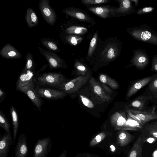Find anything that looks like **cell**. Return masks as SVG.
Here are the masks:
<instances>
[{
  "label": "cell",
  "instance_id": "1",
  "mask_svg": "<svg viewBox=\"0 0 157 157\" xmlns=\"http://www.w3.org/2000/svg\"><path fill=\"white\" fill-rule=\"evenodd\" d=\"M128 32L135 40L157 46V32L146 24L128 28Z\"/></svg>",
  "mask_w": 157,
  "mask_h": 157
},
{
  "label": "cell",
  "instance_id": "2",
  "mask_svg": "<svg viewBox=\"0 0 157 157\" xmlns=\"http://www.w3.org/2000/svg\"><path fill=\"white\" fill-rule=\"evenodd\" d=\"M67 81L61 73L51 72L39 75L36 77V83L38 86H48L59 89Z\"/></svg>",
  "mask_w": 157,
  "mask_h": 157
},
{
  "label": "cell",
  "instance_id": "3",
  "mask_svg": "<svg viewBox=\"0 0 157 157\" xmlns=\"http://www.w3.org/2000/svg\"><path fill=\"white\" fill-rule=\"evenodd\" d=\"M34 82H32L25 86L16 87V90L25 94L40 112L41 111V107L44 103L42 98L40 97L35 91Z\"/></svg>",
  "mask_w": 157,
  "mask_h": 157
},
{
  "label": "cell",
  "instance_id": "4",
  "mask_svg": "<svg viewBox=\"0 0 157 157\" xmlns=\"http://www.w3.org/2000/svg\"><path fill=\"white\" fill-rule=\"evenodd\" d=\"M88 79L87 76L81 75L66 82L59 89L64 91L67 94L75 93L86 84Z\"/></svg>",
  "mask_w": 157,
  "mask_h": 157
},
{
  "label": "cell",
  "instance_id": "5",
  "mask_svg": "<svg viewBox=\"0 0 157 157\" xmlns=\"http://www.w3.org/2000/svg\"><path fill=\"white\" fill-rule=\"evenodd\" d=\"M52 142L50 137L39 139L33 148V157H47L50 152Z\"/></svg>",
  "mask_w": 157,
  "mask_h": 157
},
{
  "label": "cell",
  "instance_id": "6",
  "mask_svg": "<svg viewBox=\"0 0 157 157\" xmlns=\"http://www.w3.org/2000/svg\"><path fill=\"white\" fill-rule=\"evenodd\" d=\"M35 91L42 98L49 100H58L63 98L67 94L63 91L48 88L35 87Z\"/></svg>",
  "mask_w": 157,
  "mask_h": 157
},
{
  "label": "cell",
  "instance_id": "7",
  "mask_svg": "<svg viewBox=\"0 0 157 157\" xmlns=\"http://www.w3.org/2000/svg\"><path fill=\"white\" fill-rule=\"evenodd\" d=\"M133 54L130 60V66H134L137 69H144L148 65L149 62V56L144 49L137 48L133 51Z\"/></svg>",
  "mask_w": 157,
  "mask_h": 157
},
{
  "label": "cell",
  "instance_id": "8",
  "mask_svg": "<svg viewBox=\"0 0 157 157\" xmlns=\"http://www.w3.org/2000/svg\"><path fill=\"white\" fill-rule=\"evenodd\" d=\"M38 48L40 52L48 61L49 70L66 67L64 62L56 54L44 50L40 47Z\"/></svg>",
  "mask_w": 157,
  "mask_h": 157
},
{
  "label": "cell",
  "instance_id": "9",
  "mask_svg": "<svg viewBox=\"0 0 157 157\" xmlns=\"http://www.w3.org/2000/svg\"><path fill=\"white\" fill-rule=\"evenodd\" d=\"M40 9L45 20L50 25H53L56 21V13L49 5L48 0H41L39 3Z\"/></svg>",
  "mask_w": 157,
  "mask_h": 157
},
{
  "label": "cell",
  "instance_id": "10",
  "mask_svg": "<svg viewBox=\"0 0 157 157\" xmlns=\"http://www.w3.org/2000/svg\"><path fill=\"white\" fill-rule=\"evenodd\" d=\"M120 6L118 8H111V13L113 15L121 14L127 15L136 13L137 10L129 0H118Z\"/></svg>",
  "mask_w": 157,
  "mask_h": 157
},
{
  "label": "cell",
  "instance_id": "11",
  "mask_svg": "<svg viewBox=\"0 0 157 157\" xmlns=\"http://www.w3.org/2000/svg\"><path fill=\"white\" fill-rule=\"evenodd\" d=\"M37 75L35 70L23 71L20 75L16 84V87L25 86L32 82H36Z\"/></svg>",
  "mask_w": 157,
  "mask_h": 157
},
{
  "label": "cell",
  "instance_id": "12",
  "mask_svg": "<svg viewBox=\"0 0 157 157\" xmlns=\"http://www.w3.org/2000/svg\"><path fill=\"white\" fill-rule=\"evenodd\" d=\"M28 153L27 137L23 133L19 136L15 148V157H26Z\"/></svg>",
  "mask_w": 157,
  "mask_h": 157
},
{
  "label": "cell",
  "instance_id": "13",
  "mask_svg": "<svg viewBox=\"0 0 157 157\" xmlns=\"http://www.w3.org/2000/svg\"><path fill=\"white\" fill-rule=\"evenodd\" d=\"M127 117L123 112H117L110 117V122L115 130H123Z\"/></svg>",
  "mask_w": 157,
  "mask_h": 157
},
{
  "label": "cell",
  "instance_id": "14",
  "mask_svg": "<svg viewBox=\"0 0 157 157\" xmlns=\"http://www.w3.org/2000/svg\"><path fill=\"white\" fill-rule=\"evenodd\" d=\"M0 157H8L11 145L13 144L12 137L6 133L0 135Z\"/></svg>",
  "mask_w": 157,
  "mask_h": 157
},
{
  "label": "cell",
  "instance_id": "15",
  "mask_svg": "<svg viewBox=\"0 0 157 157\" xmlns=\"http://www.w3.org/2000/svg\"><path fill=\"white\" fill-rule=\"evenodd\" d=\"M155 107H154L151 112L144 111L131 109H128L133 114L138 117L143 125L151 120L157 119V114L155 112Z\"/></svg>",
  "mask_w": 157,
  "mask_h": 157
},
{
  "label": "cell",
  "instance_id": "16",
  "mask_svg": "<svg viewBox=\"0 0 157 157\" xmlns=\"http://www.w3.org/2000/svg\"><path fill=\"white\" fill-rule=\"evenodd\" d=\"M119 54V50L117 44L114 43L107 45L101 53L102 58L107 61L115 59Z\"/></svg>",
  "mask_w": 157,
  "mask_h": 157
},
{
  "label": "cell",
  "instance_id": "17",
  "mask_svg": "<svg viewBox=\"0 0 157 157\" xmlns=\"http://www.w3.org/2000/svg\"><path fill=\"white\" fill-rule=\"evenodd\" d=\"M89 82L94 93L102 100L109 101L111 100L110 97L105 93L101 85L95 80L94 77L90 78Z\"/></svg>",
  "mask_w": 157,
  "mask_h": 157
},
{
  "label": "cell",
  "instance_id": "18",
  "mask_svg": "<svg viewBox=\"0 0 157 157\" xmlns=\"http://www.w3.org/2000/svg\"><path fill=\"white\" fill-rule=\"evenodd\" d=\"M0 55L4 58L9 59H20L22 56L21 53L11 44H7L2 49Z\"/></svg>",
  "mask_w": 157,
  "mask_h": 157
},
{
  "label": "cell",
  "instance_id": "19",
  "mask_svg": "<svg viewBox=\"0 0 157 157\" xmlns=\"http://www.w3.org/2000/svg\"><path fill=\"white\" fill-rule=\"evenodd\" d=\"M145 139L142 135L140 136L133 144L128 157H142V148Z\"/></svg>",
  "mask_w": 157,
  "mask_h": 157
},
{
  "label": "cell",
  "instance_id": "20",
  "mask_svg": "<svg viewBox=\"0 0 157 157\" xmlns=\"http://www.w3.org/2000/svg\"><path fill=\"white\" fill-rule=\"evenodd\" d=\"M63 12L66 14L81 21L89 22L91 21L89 16L75 8H66L63 10Z\"/></svg>",
  "mask_w": 157,
  "mask_h": 157
},
{
  "label": "cell",
  "instance_id": "21",
  "mask_svg": "<svg viewBox=\"0 0 157 157\" xmlns=\"http://www.w3.org/2000/svg\"><path fill=\"white\" fill-rule=\"evenodd\" d=\"M152 77H147L139 80L134 83L128 90L126 95V97L129 98L136 93L151 82L152 79Z\"/></svg>",
  "mask_w": 157,
  "mask_h": 157
},
{
  "label": "cell",
  "instance_id": "22",
  "mask_svg": "<svg viewBox=\"0 0 157 157\" xmlns=\"http://www.w3.org/2000/svg\"><path fill=\"white\" fill-rule=\"evenodd\" d=\"M134 138V136L126 130H120L117 134V143L120 146H125L129 144Z\"/></svg>",
  "mask_w": 157,
  "mask_h": 157
},
{
  "label": "cell",
  "instance_id": "23",
  "mask_svg": "<svg viewBox=\"0 0 157 157\" xmlns=\"http://www.w3.org/2000/svg\"><path fill=\"white\" fill-rule=\"evenodd\" d=\"M10 112L13 123V140L14 143H15L19 126L18 116L17 113L15 108L13 105L11 106Z\"/></svg>",
  "mask_w": 157,
  "mask_h": 157
},
{
  "label": "cell",
  "instance_id": "24",
  "mask_svg": "<svg viewBox=\"0 0 157 157\" xmlns=\"http://www.w3.org/2000/svg\"><path fill=\"white\" fill-rule=\"evenodd\" d=\"M26 23L30 28L35 27L38 24L37 16L33 10L30 7L27 8L25 16Z\"/></svg>",
  "mask_w": 157,
  "mask_h": 157
},
{
  "label": "cell",
  "instance_id": "25",
  "mask_svg": "<svg viewBox=\"0 0 157 157\" xmlns=\"http://www.w3.org/2000/svg\"><path fill=\"white\" fill-rule=\"evenodd\" d=\"M89 10L103 18L107 17L111 13V9L107 7H92L88 8Z\"/></svg>",
  "mask_w": 157,
  "mask_h": 157
},
{
  "label": "cell",
  "instance_id": "26",
  "mask_svg": "<svg viewBox=\"0 0 157 157\" xmlns=\"http://www.w3.org/2000/svg\"><path fill=\"white\" fill-rule=\"evenodd\" d=\"M123 130L137 131L142 128V125L130 117L128 114Z\"/></svg>",
  "mask_w": 157,
  "mask_h": 157
},
{
  "label": "cell",
  "instance_id": "27",
  "mask_svg": "<svg viewBox=\"0 0 157 157\" xmlns=\"http://www.w3.org/2000/svg\"><path fill=\"white\" fill-rule=\"evenodd\" d=\"M99 79L102 83L108 85L113 89H117L118 87V84L115 80L105 75H100Z\"/></svg>",
  "mask_w": 157,
  "mask_h": 157
},
{
  "label": "cell",
  "instance_id": "28",
  "mask_svg": "<svg viewBox=\"0 0 157 157\" xmlns=\"http://www.w3.org/2000/svg\"><path fill=\"white\" fill-rule=\"evenodd\" d=\"M0 126L12 137L10 130V125L6 116L1 110H0Z\"/></svg>",
  "mask_w": 157,
  "mask_h": 157
},
{
  "label": "cell",
  "instance_id": "29",
  "mask_svg": "<svg viewBox=\"0 0 157 157\" xmlns=\"http://www.w3.org/2000/svg\"><path fill=\"white\" fill-rule=\"evenodd\" d=\"M87 31V29L83 27L72 26L68 28L66 31L69 34L81 35L86 33Z\"/></svg>",
  "mask_w": 157,
  "mask_h": 157
},
{
  "label": "cell",
  "instance_id": "30",
  "mask_svg": "<svg viewBox=\"0 0 157 157\" xmlns=\"http://www.w3.org/2000/svg\"><path fill=\"white\" fill-rule=\"evenodd\" d=\"M41 41L42 44L47 48L57 52L60 51L56 44L49 39L42 38L41 39Z\"/></svg>",
  "mask_w": 157,
  "mask_h": 157
},
{
  "label": "cell",
  "instance_id": "31",
  "mask_svg": "<svg viewBox=\"0 0 157 157\" xmlns=\"http://www.w3.org/2000/svg\"><path fill=\"white\" fill-rule=\"evenodd\" d=\"M26 64L23 71L35 70L34 63L32 54L30 52H28L26 55Z\"/></svg>",
  "mask_w": 157,
  "mask_h": 157
},
{
  "label": "cell",
  "instance_id": "32",
  "mask_svg": "<svg viewBox=\"0 0 157 157\" xmlns=\"http://www.w3.org/2000/svg\"><path fill=\"white\" fill-rule=\"evenodd\" d=\"M104 132H101L95 136L90 142L89 145L92 147L95 146L103 140L106 137Z\"/></svg>",
  "mask_w": 157,
  "mask_h": 157
},
{
  "label": "cell",
  "instance_id": "33",
  "mask_svg": "<svg viewBox=\"0 0 157 157\" xmlns=\"http://www.w3.org/2000/svg\"><path fill=\"white\" fill-rule=\"evenodd\" d=\"M98 38V32H96L92 39L88 50V55L90 56L93 54L96 45Z\"/></svg>",
  "mask_w": 157,
  "mask_h": 157
},
{
  "label": "cell",
  "instance_id": "34",
  "mask_svg": "<svg viewBox=\"0 0 157 157\" xmlns=\"http://www.w3.org/2000/svg\"><path fill=\"white\" fill-rule=\"evenodd\" d=\"M149 136L157 140V127L154 124H150L146 127Z\"/></svg>",
  "mask_w": 157,
  "mask_h": 157
},
{
  "label": "cell",
  "instance_id": "35",
  "mask_svg": "<svg viewBox=\"0 0 157 157\" xmlns=\"http://www.w3.org/2000/svg\"><path fill=\"white\" fill-rule=\"evenodd\" d=\"M66 38L69 43L73 45H77L82 40V38L80 36L72 35L67 36Z\"/></svg>",
  "mask_w": 157,
  "mask_h": 157
},
{
  "label": "cell",
  "instance_id": "36",
  "mask_svg": "<svg viewBox=\"0 0 157 157\" xmlns=\"http://www.w3.org/2000/svg\"><path fill=\"white\" fill-rule=\"evenodd\" d=\"M75 66L78 73L81 75H84L87 71L86 67L78 61L75 62Z\"/></svg>",
  "mask_w": 157,
  "mask_h": 157
},
{
  "label": "cell",
  "instance_id": "37",
  "mask_svg": "<svg viewBox=\"0 0 157 157\" xmlns=\"http://www.w3.org/2000/svg\"><path fill=\"white\" fill-rule=\"evenodd\" d=\"M155 10L153 7L147 6L140 8L137 10L136 13L137 15H140L152 12Z\"/></svg>",
  "mask_w": 157,
  "mask_h": 157
},
{
  "label": "cell",
  "instance_id": "38",
  "mask_svg": "<svg viewBox=\"0 0 157 157\" xmlns=\"http://www.w3.org/2000/svg\"><path fill=\"white\" fill-rule=\"evenodd\" d=\"M79 96L82 103L85 106L90 108L94 107V104L88 98L82 95H79Z\"/></svg>",
  "mask_w": 157,
  "mask_h": 157
},
{
  "label": "cell",
  "instance_id": "39",
  "mask_svg": "<svg viewBox=\"0 0 157 157\" xmlns=\"http://www.w3.org/2000/svg\"><path fill=\"white\" fill-rule=\"evenodd\" d=\"M82 3L86 5H93L104 3L108 2L109 1L106 0H82Z\"/></svg>",
  "mask_w": 157,
  "mask_h": 157
},
{
  "label": "cell",
  "instance_id": "40",
  "mask_svg": "<svg viewBox=\"0 0 157 157\" xmlns=\"http://www.w3.org/2000/svg\"><path fill=\"white\" fill-rule=\"evenodd\" d=\"M144 102L140 99H136L132 101L131 103L132 106L141 109L143 107Z\"/></svg>",
  "mask_w": 157,
  "mask_h": 157
},
{
  "label": "cell",
  "instance_id": "41",
  "mask_svg": "<svg viewBox=\"0 0 157 157\" xmlns=\"http://www.w3.org/2000/svg\"><path fill=\"white\" fill-rule=\"evenodd\" d=\"M126 111L128 113V114L132 118L135 120L136 121L138 122L140 124L143 125L141 122V121L140 119L136 116L132 114L130 111L128 109V108L126 109Z\"/></svg>",
  "mask_w": 157,
  "mask_h": 157
},
{
  "label": "cell",
  "instance_id": "42",
  "mask_svg": "<svg viewBox=\"0 0 157 157\" xmlns=\"http://www.w3.org/2000/svg\"><path fill=\"white\" fill-rule=\"evenodd\" d=\"M6 94L5 92L0 88V103H1L5 99L6 97Z\"/></svg>",
  "mask_w": 157,
  "mask_h": 157
},
{
  "label": "cell",
  "instance_id": "43",
  "mask_svg": "<svg viewBox=\"0 0 157 157\" xmlns=\"http://www.w3.org/2000/svg\"><path fill=\"white\" fill-rule=\"evenodd\" d=\"M101 86L104 90L109 93H111L112 92V91L111 89L105 85V84L102 83Z\"/></svg>",
  "mask_w": 157,
  "mask_h": 157
},
{
  "label": "cell",
  "instance_id": "44",
  "mask_svg": "<svg viewBox=\"0 0 157 157\" xmlns=\"http://www.w3.org/2000/svg\"><path fill=\"white\" fill-rule=\"evenodd\" d=\"M151 87L152 90H157V78L152 82L151 85Z\"/></svg>",
  "mask_w": 157,
  "mask_h": 157
},
{
  "label": "cell",
  "instance_id": "45",
  "mask_svg": "<svg viewBox=\"0 0 157 157\" xmlns=\"http://www.w3.org/2000/svg\"><path fill=\"white\" fill-rule=\"evenodd\" d=\"M67 151L66 150H64L58 157H66Z\"/></svg>",
  "mask_w": 157,
  "mask_h": 157
},
{
  "label": "cell",
  "instance_id": "46",
  "mask_svg": "<svg viewBox=\"0 0 157 157\" xmlns=\"http://www.w3.org/2000/svg\"><path fill=\"white\" fill-rule=\"evenodd\" d=\"M81 157H97V156H95L94 155L89 153H87L86 154H82Z\"/></svg>",
  "mask_w": 157,
  "mask_h": 157
},
{
  "label": "cell",
  "instance_id": "47",
  "mask_svg": "<svg viewBox=\"0 0 157 157\" xmlns=\"http://www.w3.org/2000/svg\"><path fill=\"white\" fill-rule=\"evenodd\" d=\"M131 2H134L135 3V6L136 7H137L138 6V4L139 2V0H130Z\"/></svg>",
  "mask_w": 157,
  "mask_h": 157
},
{
  "label": "cell",
  "instance_id": "48",
  "mask_svg": "<svg viewBox=\"0 0 157 157\" xmlns=\"http://www.w3.org/2000/svg\"><path fill=\"white\" fill-rule=\"evenodd\" d=\"M154 124L157 125V121L156 122H155Z\"/></svg>",
  "mask_w": 157,
  "mask_h": 157
},
{
  "label": "cell",
  "instance_id": "49",
  "mask_svg": "<svg viewBox=\"0 0 157 157\" xmlns=\"http://www.w3.org/2000/svg\"><path fill=\"white\" fill-rule=\"evenodd\" d=\"M13 155H12V157H13Z\"/></svg>",
  "mask_w": 157,
  "mask_h": 157
},
{
  "label": "cell",
  "instance_id": "50",
  "mask_svg": "<svg viewBox=\"0 0 157 157\" xmlns=\"http://www.w3.org/2000/svg\"><path fill=\"white\" fill-rule=\"evenodd\" d=\"M155 124V125L157 127V124Z\"/></svg>",
  "mask_w": 157,
  "mask_h": 157
}]
</instances>
